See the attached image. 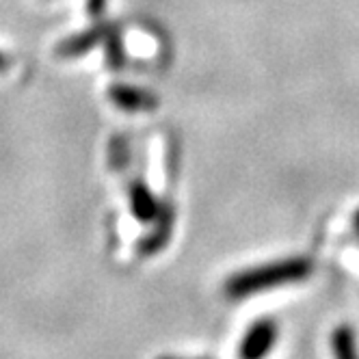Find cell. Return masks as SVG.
<instances>
[{
    "label": "cell",
    "instance_id": "cell-1",
    "mask_svg": "<svg viewBox=\"0 0 359 359\" xmlns=\"http://www.w3.org/2000/svg\"><path fill=\"white\" fill-rule=\"evenodd\" d=\"M342 340H344V342H336L338 353H340V355H351V353H353V348H351L353 336H351V331H348V329H344V331H342Z\"/></svg>",
    "mask_w": 359,
    "mask_h": 359
},
{
    "label": "cell",
    "instance_id": "cell-2",
    "mask_svg": "<svg viewBox=\"0 0 359 359\" xmlns=\"http://www.w3.org/2000/svg\"><path fill=\"white\" fill-rule=\"evenodd\" d=\"M353 223H355V229H357V234H359V210H357V215H355V221H353Z\"/></svg>",
    "mask_w": 359,
    "mask_h": 359
}]
</instances>
